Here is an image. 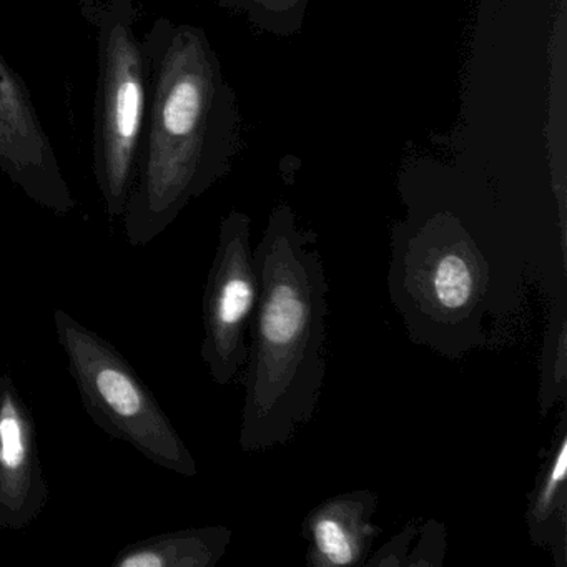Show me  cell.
<instances>
[{"instance_id":"cell-8","label":"cell","mask_w":567,"mask_h":567,"mask_svg":"<svg viewBox=\"0 0 567 567\" xmlns=\"http://www.w3.org/2000/svg\"><path fill=\"white\" fill-rule=\"evenodd\" d=\"M380 497L370 489L328 497L308 513L301 533L313 567L364 566L380 527L373 524Z\"/></svg>"},{"instance_id":"cell-2","label":"cell","mask_w":567,"mask_h":567,"mask_svg":"<svg viewBox=\"0 0 567 567\" xmlns=\"http://www.w3.org/2000/svg\"><path fill=\"white\" fill-rule=\"evenodd\" d=\"M254 255L258 297L238 437L245 453L285 446L313 420L328 368V281L317 235L298 227L290 207H278Z\"/></svg>"},{"instance_id":"cell-7","label":"cell","mask_w":567,"mask_h":567,"mask_svg":"<svg viewBox=\"0 0 567 567\" xmlns=\"http://www.w3.org/2000/svg\"><path fill=\"white\" fill-rule=\"evenodd\" d=\"M49 497L31 406L16 381L0 374V529L31 526Z\"/></svg>"},{"instance_id":"cell-1","label":"cell","mask_w":567,"mask_h":567,"mask_svg":"<svg viewBox=\"0 0 567 567\" xmlns=\"http://www.w3.org/2000/svg\"><path fill=\"white\" fill-rule=\"evenodd\" d=\"M148 101L125 235L134 248L161 237L228 171L235 107L202 29L155 19L142 39Z\"/></svg>"},{"instance_id":"cell-15","label":"cell","mask_w":567,"mask_h":567,"mask_svg":"<svg viewBox=\"0 0 567 567\" xmlns=\"http://www.w3.org/2000/svg\"><path fill=\"white\" fill-rule=\"evenodd\" d=\"M244 0H220V4L230 6V8H240Z\"/></svg>"},{"instance_id":"cell-11","label":"cell","mask_w":567,"mask_h":567,"mask_svg":"<svg viewBox=\"0 0 567 567\" xmlns=\"http://www.w3.org/2000/svg\"><path fill=\"white\" fill-rule=\"evenodd\" d=\"M227 526L187 527L127 544L112 567H214L230 546Z\"/></svg>"},{"instance_id":"cell-6","label":"cell","mask_w":567,"mask_h":567,"mask_svg":"<svg viewBox=\"0 0 567 567\" xmlns=\"http://www.w3.org/2000/svg\"><path fill=\"white\" fill-rule=\"evenodd\" d=\"M0 172L32 202L58 215L75 208L54 145L24 79L0 55Z\"/></svg>"},{"instance_id":"cell-5","label":"cell","mask_w":567,"mask_h":567,"mask_svg":"<svg viewBox=\"0 0 567 567\" xmlns=\"http://www.w3.org/2000/svg\"><path fill=\"white\" fill-rule=\"evenodd\" d=\"M257 297L251 220L248 215L231 210L221 220L204 293L200 357L212 380L220 386L234 383L247 367V330Z\"/></svg>"},{"instance_id":"cell-10","label":"cell","mask_w":567,"mask_h":567,"mask_svg":"<svg viewBox=\"0 0 567 567\" xmlns=\"http://www.w3.org/2000/svg\"><path fill=\"white\" fill-rule=\"evenodd\" d=\"M567 424L560 417L553 437L549 460L537 476L527 506V529L536 546H549L557 566L567 563Z\"/></svg>"},{"instance_id":"cell-14","label":"cell","mask_w":567,"mask_h":567,"mask_svg":"<svg viewBox=\"0 0 567 567\" xmlns=\"http://www.w3.org/2000/svg\"><path fill=\"white\" fill-rule=\"evenodd\" d=\"M416 520H411L408 526L403 527L400 534L388 540L381 549L373 556L368 557L364 566H383V567H401L406 566L408 556H410V546L414 537L417 536Z\"/></svg>"},{"instance_id":"cell-12","label":"cell","mask_w":567,"mask_h":567,"mask_svg":"<svg viewBox=\"0 0 567 567\" xmlns=\"http://www.w3.org/2000/svg\"><path fill=\"white\" fill-rule=\"evenodd\" d=\"M567 393V310L566 297L554 305L549 317L543 350H540V414L547 416L550 408Z\"/></svg>"},{"instance_id":"cell-13","label":"cell","mask_w":567,"mask_h":567,"mask_svg":"<svg viewBox=\"0 0 567 567\" xmlns=\"http://www.w3.org/2000/svg\"><path fill=\"white\" fill-rule=\"evenodd\" d=\"M420 540L408 556V567H441L446 556V526L431 519L420 526Z\"/></svg>"},{"instance_id":"cell-3","label":"cell","mask_w":567,"mask_h":567,"mask_svg":"<svg viewBox=\"0 0 567 567\" xmlns=\"http://www.w3.org/2000/svg\"><path fill=\"white\" fill-rule=\"evenodd\" d=\"M97 42L94 175L105 212L122 218L134 188L148 101L144 45L132 0H78Z\"/></svg>"},{"instance_id":"cell-4","label":"cell","mask_w":567,"mask_h":567,"mask_svg":"<svg viewBox=\"0 0 567 567\" xmlns=\"http://www.w3.org/2000/svg\"><path fill=\"white\" fill-rule=\"evenodd\" d=\"M54 327L91 420L157 466L181 476H197L194 454L117 348L62 308L54 311Z\"/></svg>"},{"instance_id":"cell-9","label":"cell","mask_w":567,"mask_h":567,"mask_svg":"<svg viewBox=\"0 0 567 567\" xmlns=\"http://www.w3.org/2000/svg\"><path fill=\"white\" fill-rule=\"evenodd\" d=\"M470 241H447L440 247L424 248L416 257L413 270L421 275L413 278L421 284V298L434 315L457 317L473 315L483 301L487 288V271L484 261Z\"/></svg>"}]
</instances>
